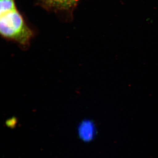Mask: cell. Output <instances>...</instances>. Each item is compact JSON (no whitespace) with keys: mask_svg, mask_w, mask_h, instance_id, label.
<instances>
[{"mask_svg":"<svg viewBox=\"0 0 158 158\" xmlns=\"http://www.w3.org/2000/svg\"><path fill=\"white\" fill-rule=\"evenodd\" d=\"M16 10L14 0H0V15H4L6 13Z\"/></svg>","mask_w":158,"mask_h":158,"instance_id":"4","label":"cell"},{"mask_svg":"<svg viewBox=\"0 0 158 158\" xmlns=\"http://www.w3.org/2000/svg\"><path fill=\"white\" fill-rule=\"evenodd\" d=\"M78 0H48L49 5L59 9H68L74 6Z\"/></svg>","mask_w":158,"mask_h":158,"instance_id":"3","label":"cell"},{"mask_svg":"<svg viewBox=\"0 0 158 158\" xmlns=\"http://www.w3.org/2000/svg\"><path fill=\"white\" fill-rule=\"evenodd\" d=\"M95 130L94 125L91 122L84 123L79 129L80 137L84 141H90L95 136Z\"/></svg>","mask_w":158,"mask_h":158,"instance_id":"2","label":"cell"},{"mask_svg":"<svg viewBox=\"0 0 158 158\" xmlns=\"http://www.w3.org/2000/svg\"><path fill=\"white\" fill-rule=\"evenodd\" d=\"M0 32L2 36L23 47L29 45L33 34L17 10L1 15Z\"/></svg>","mask_w":158,"mask_h":158,"instance_id":"1","label":"cell"}]
</instances>
